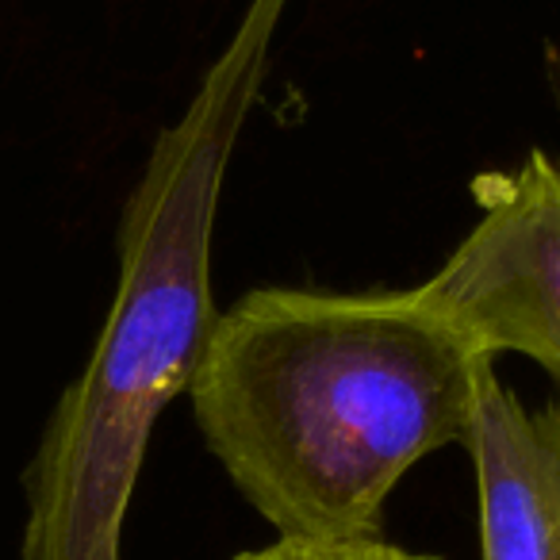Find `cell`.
Returning a JSON list of instances; mask_svg holds the SVG:
<instances>
[{
	"label": "cell",
	"instance_id": "cell-1",
	"mask_svg": "<svg viewBox=\"0 0 560 560\" xmlns=\"http://www.w3.org/2000/svg\"><path fill=\"white\" fill-rule=\"evenodd\" d=\"M491 365L419 289H257L215 315L185 396L277 537L381 541L396 483L465 442Z\"/></svg>",
	"mask_w": 560,
	"mask_h": 560
},
{
	"label": "cell",
	"instance_id": "cell-2",
	"mask_svg": "<svg viewBox=\"0 0 560 560\" xmlns=\"http://www.w3.org/2000/svg\"><path fill=\"white\" fill-rule=\"evenodd\" d=\"M289 0H249L238 32L158 135L119 219V284L81 376L24 472V560H119L162 411L185 396L215 323L211 231L226 162L261 93Z\"/></svg>",
	"mask_w": 560,
	"mask_h": 560
},
{
	"label": "cell",
	"instance_id": "cell-4",
	"mask_svg": "<svg viewBox=\"0 0 560 560\" xmlns=\"http://www.w3.org/2000/svg\"><path fill=\"white\" fill-rule=\"evenodd\" d=\"M465 450L480 483L483 560H560V399L529 411L491 365Z\"/></svg>",
	"mask_w": 560,
	"mask_h": 560
},
{
	"label": "cell",
	"instance_id": "cell-5",
	"mask_svg": "<svg viewBox=\"0 0 560 560\" xmlns=\"http://www.w3.org/2000/svg\"><path fill=\"white\" fill-rule=\"evenodd\" d=\"M234 560H442L438 552H411L392 541H346V545H319V541H289L277 537L261 549H246Z\"/></svg>",
	"mask_w": 560,
	"mask_h": 560
},
{
	"label": "cell",
	"instance_id": "cell-3",
	"mask_svg": "<svg viewBox=\"0 0 560 560\" xmlns=\"http://www.w3.org/2000/svg\"><path fill=\"white\" fill-rule=\"evenodd\" d=\"M480 223L419 284L488 358L522 353L560 384V158L529 150L518 170L472 180Z\"/></svg>",
	"mask_w": 560,
	"mask_h": 560
}]
</instances>
